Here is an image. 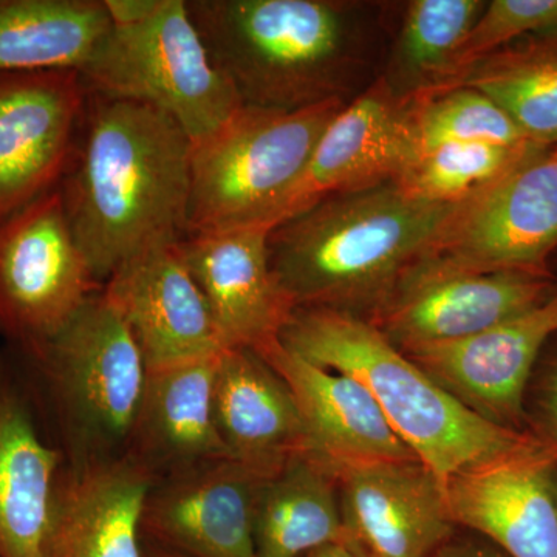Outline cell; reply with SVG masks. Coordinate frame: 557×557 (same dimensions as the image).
Listing matches in <instances>:
<instances>
[{
    "label": "cell",
    "instance_id": "8fae6325",
    "mask_svg": "<svg viewBox=\"0 0 557 557\" xmlns=\"http://www.w3.org/2000/svg\"><path fill=\"white\" fill-rule=\"evenodd\" d=\"M87 102L78 70L0 73V222L60 186Z\"/></svg>",
    "mask_w": 557,
    "mask_h": 557
},
{
    "label": "cell",
    "instance_id": "e575fe53",
    "mask_svg": "<svg viewBox=\"0 0 557 557\" xmlns=\"http://www.w3.org/2000/svg\"><path fill=\"white\" fill-rule=\"evenodd\" d=\"M556 148H557V146H556Z\"/></svg>",
    "mask_w": 557,
    "mask_h": 557
},
{
    "label": "cell",
    "instance_id": "4316f807",
    "mask_svg": "<svg viewBox=\"0 0 557 557\" xmlns=\"http://www.w3.org/2000/svg\"><path fill=\"white\" fill-rule=\"evenodd\" d=\"M482 0H413L406 10L392 60V89L410 98L443 89L457 54L485 10Z\"/></svg>",
    "mask_w": 557,
    "mask_h": 557
},
{
    "label": "cell",
    "instance_id": "ffe728a7",
    "mask_svg": "<svg viewBox=\"0 0 557 557\" xmlns=\"http://www.w3.org/2000/svg\"><path fill=\"white\" fill-rule=\"evenodd\" d=\"M215 418L231 460L271 479L296 457L307 438L287 381L252 348H228L215 376Z\"/></svg>",
    "mask_w": 557,
    "mask_h": 557
},
{
    "label": "cell",
    "instance_id": "30bf717a",
    "mask_svg": "<svg viewBox=\"0 0 557 557\" xmlns=\"http://www.w3.org/2000/svg\"><path fill=\"white\" fill-rule=\"evenodd\" d=\"M548 274L471 271L420 259L370 322L399 350L467 338L556 295Z\"/></svg>",
    "mask_w": 557,
    "mask_h": 557
},
{
    "label": "cell",
    "instance_id": "7402d4cb",
    "mask_svg": "<svg viewBox=\"0 0 557 557\" xmlns=\"http://www.w3.org/2000/svg\"><path fill=\"white\" fill-rule=\"evenodd\" d=\"M62 478V454L0 368V557L47 556Z\"/></svg>",
    "mask_w": 557,
    "mask_h": 557
},
{
    "label": "cell",
    "instance_id": "4fadbf2b",
    "mask_svg": "<svg viewBox=\"0 0 557 557\" xmlns=\"http://www.w3.org/2000/svg\"><path fill=\"white\" fill-rule=\"evenodd\" d=\"M418 153L408 100L386 78L376 81L330 121L273 228L327 197L395 182Z\"/></svg>",
    "mask_w": 557,
    "mask_h": 557
},
{
    "label": "cell",
    "instance_id": "ac0fdd59",
    "mask_svg": "<svg viewBox=\"0 0 557 557\" xmlns=\"http://www.w3.org/2000/svg\"><path fill=\"white\" fill-rule=\"evenodd\" d=\"M348 537L370 557H432L454 536L445 485L417 458L336 475Z\"/></svg>",
    "mask_w": 557,
    "mask_h": 557
},
{
    "label": "cell",
    "instance_id": "5bb4252c",
    "mask_svg": "<svg viewBox=\"0 0 557 557\" xmlns=\"http://www.w3.org/2000/svg\"><path fill=\"white\" fill-rule=\"evenodd\" d=\"M102 292L129 327L148 370L219 357L230 348L175 244L143 249Z\"/></svg>",
    "mask_w": 557,
    "mask_h": 557
},
{
    "label": "cell",
    "instance_id": "cb8c5ba5",
    "mask_svg": "<svg viewBox=\"0 0 557 557\" xmlns=\"http://www.w3.org/2000/svg\"><path fill=\"white\" fill-rule=\"evenodd\" d=\"M110 28L104 0H0V73L81 72Z\"/></svg>",
    "mask_w": 557,
    "mask_h": 557
},
{
    "label": "cell",
    "instance_id": "603a6c76",
    "mask_svg": "<svg viewBox=\"0 0 557 557\" xmlns=\"http://www.w3.org/2000/svg\"><path fill=\"white\" fill-rule=\"evenodd\" d=\"M153 483L132 457L67 469L46 557H145L143 511Z\"/></svg>",
    "mask_w": 557,
    "mask_h": 557
},
{
    "label": "cell",
    "instance_id": "d6986e66",
    "mask_svg": "<svg viewBox=\"0 0 557 557\" xmlns=\"http://www.w3.org/2000/svg\"><path fill=\"white\" fill-rule=\"evenodd\" d=\"M256 351L295 395L306 428V456L335 478L361 465L417 458L395 434L372 394L354 376L319 368L292 354L278 339Z\"/></svg>",
    "mask_w": 557,
    "mask_h": 557
},
{
    "label": "cell",
    "instance_id": "9a60e30c",
    "mask_svg": "<svg viewBox=\"0 0 557 557\" xmlns=\"http://www.w3.org/2000/svg\"><path fill=\"white\" fill-rule=\"evenodd\" d=\"M557 332V293L547 302L467 338L401 350L480 417L515 428L531 370Z\"/></svg>",
    "mask_w": 557,
    "mask_h": 557
},
{
    "label": "cell",
    "instance_id": "2e32d148",
    "mask_svg": "<svg viewBox=\"0 0 557 557\" xmlns=\"http://www.w3.org/2000/svg\"><path fill=\"white\" fill-rule=\"evenodd\" d=\"M267 478L220 460L153 483L141 530L185 557H258L256 515Z\"/></svg>",
    "mask_w": 557,
    "mask_h": 557
},
{
    "label": "cell",
    "instance_id": "6da1fadb",
    "mask_svg": "<svg viewBox=\"0 0 557 557\" xmlns=\"http://www.w3.org/2000/svg\"><path fill=\"white\" fill-rule=\"evenodd\" d=\"M190 150L186 132L163 110L89 91L60 190L100 284L143 249L188 236Z\"/></svg>",
    "mask_w": 557,
    "mask_h": 557
},
{
    "label": "cell",
    "instance_id": "7a4b0ae2",
    "mask_svg": "<svg viewBox=\"0 0 557 557\" xmlns=\"http://www.w3.org/2000/svg\"><path fill=\"white\" fill-rule=\"evenodd\" d=\"M454 207L412 199L394 182L327 197L271 230V269L296 309L372 319Z\"/></svg>",
    "mask_w": 557,
    "mask_h": 557
},
{
    "label": "cell",
    "instance_id": "d6a6232c",
    "mask_svg": "<svg viewBox=\"0 0 557 557\" xmlns=\"http://www.w3.org/2000/svg\"><path fill=\"white\" fill-rule=\"evenodd\" d=\"M307 557H370L354 539L338 542V544L327 545V547L319 548L317 552L310 553Z\"/></svg>",
    "mask_w": 557,
    "mask_h": 557
},
{
    "label": "cell",
    "instance_id": "f1b7e54d",
    "mask_svg": "<svg viewBox=\"0 0 557 557\" xmlns=\"http://www.w3.org/2000/svg\"><path fill=\"white\" fill-rule=\"evenodd\" d=\"M406 100L420 153L446 143L536 145L497 102L472 87H450Z\"/></svg>",
    "mask_w": 557,
    "mask_h": 557
},
{
    "label": "cell",
    "instance_id": "e0dca14e",
    "mask_svg": "<svg viewBox=\"0 0 557 557\" xmlns=\"http://www.w3.org/2000/svg\"><path fill=\"white\" fill-rule=\"evenodd\" d=\"M270 226L188 234L175 244L207 298L230 348H258L278 339L296 307L270 262Z\"/></svg>",
    "mask_w": 557,
    "mask_h": 557
},
{
    "label": "cell",
    "instance_id": "9c48e42d",
    "mask_svg": "<svg viewBox=\"0 0 557 557\" xmlns=\"http://www.w3.org/2000/svg\"><path fill=\"white\" fill-rule=\"evenodd\" d=\"M556 249L557 148H539L457 203L424 258L453 269L548 274Z\"/></svg>",
    "mask_w": 557,
    "mask_h": 557
},
{
    "label": "cell",
    "instance_id": "1f68e13d",
    "mask_svg": "<svg viewBox=\"0 0 557 557\" xmlns=\"http://www.w3.org/2000/svg\"><path fill=\"white\" fill-rule=\"evenodd\" d=\"M432 557H508L491 545L471 541H450L440 547Z\"/></svg>",
    "mask_w": 557,
    "mask_h": 557
},
{
    "label": "cell",
    "instance_id": "ba28073f",
    "mask_svg": "<svg viewBox=\"0 0 557 557\" xmlns=\"http://www.w3.org/2000/svg\"><path fill=\"white\" fill-rule=\"evenodd\" d=\"M101 288L70 230L60 186L0 222V332L25 354Z\"/></svg>",
    "mask_w": 557,
    "mask_h": 557
},
{
    "label": "cell",
    "instance_id": "8992f818",
    "mask_svg": "<svg viewBox=\"0 0 557 557\" xmlns=\"http://www.w3.org/2000/svg\"><path fill=\"white\" fill-rule=\"evenodd\" d=\"M28 357L49 381L72 469L129 457L149 370L102 288Z\"/></svg>",
    "mask_w": 557,
    "mask_h": 557
},
{
    "label": "cell",
    "instance_id": "484cf974",
    "mask_svg": "<svg viewBox=\"0 0 557 557\" xmlns=\"http://www.w3.org/2000/svg\"><path fill=\"white\" fill-rule=\"evenodd\" d=\"M457 86L497 102L530 141L557 146V35L518 40L487 54L446 89Z\"/></svg>",
    "mask_w": 557,
    "mask_h": 557
},
{
    "label": "cell",
    "instance_id": "52a82bcc",
    "mask_svg": "<svg viewBox=\"0 0 557 557\" xmlns=\"http://www.w3.org/2000/svg\"><path fill=\"white\" fill-rule=\"evenodd\" d=\"M79 73L90 94L163 110L193 143L244 106L209 57L186 0H156L139 20L112 24Z\"/></svg>",
    "mask_w": 557,
    "mask_h": 557
},
{
    "label": "cell",
    "instance_id": "83f0119b",
    "mask_svg": "<svg viewBox=\"0 0 557 557\" xmlns=\"http://www.w3.org/2000/svg\"><path fill=\"white\" fill-rule=\"evenodd\" d=\"M539 148L547 146L446 143L418 153L394 183L412 199L457 205L485 189Z\"/></svg>",
    "mask_w": 557,
    "mask_h": 557
},
{
    "label": "cell",
    "instance_id": "4dcf8cb0",
    "mask_svg": "<svg viewBox=\"0 0 557 557\" xmlns=\"http://www.w3.org/2000/svg\"><path fill=\"white\" fill-rule=\"evenodd\" d=\"M541 408L544 413L548 437L557 445V358L549 366L541 392Z\"/></svg>",
    "mask_w": 557,
    "mask_h": 557
},
{
    "label": "cell",
    "instance_id": "7c38bea8",
    "mask_svg": "<svg viewBox=\"0 0 557 557\" xmlns=\"http://www.w3.org/2000/svg\"><path fill=\"white\" fill-rule=\"evenodd\" d=\"M454 525L508 557H557V445H530L469 465L445 482Z\"/></svg>",
    "mask_w": 557,
    "mask_h": 557
},
{
    "label": "cell",
    "instance_id": "277c9868",
    "mask_svg": "<svg viewBox=\"0 0 557 557\" xmlns=\"http://www.w3.org/2000/svg\"><path fill=\"white\" fill-rule=\"evenodd\" d=\"M215 67L244 104L299 110L346 100L357 22L335 0H186Z\"/></svg>",
    "mask_w": 557,
    "mask_h": 557
},
{
    "label": "cell",
    "instance_id": "836d02e7",
    "mask_svg": "<svg viewBox=\"0 0 557 557\" xmlns=\"http://www.w3.org/2000/svg\"><path fill=\"white\" fill-rule=\"evenodd\" d=\"M152 557H185L182 555H178V553L170 552V549H163V552L157 553V555H153Z\"/></svg>",
    "mask_w": 557,
    "mask_h": 557
},
{
    "label": "cell",
    "instance_id": "d4e9b609",
    "mask_svg": "<svg viewBox=\"0 0 557 557\" xmlns=\"http://www.w3.org/2000/svg\"><path fill=\"white\" fill-rule=\"evenodd\" d=\"M338 480L300 456L267 480L256 515L258 557H307L346 541Z\"/></svg>",
    "mask_w": 557,
    "mask_h": 557
},
{
    "label": "cell",
    "instance_id": "5b68a950",
    "mask_svg": "<svg viewBox=\"0 0 557 557\" xmlns=\"http://www.w3.org/2000/svg\"><path fill=\"white\" fill-rule=\"evenodd\" d=\"M346 104L330 100L299 110L244 104L214 134L193 143L188 234L273 228L282 200Z\"/></svg>",
    "mask_w": 557,
    "mask_h": 557
},
{
    "label": "cell",
    "instance_id": "f546056e",
    "mask_svg": "<svg viewBox=\"0 0 557 557\" xmlns=\"http://www.w3.org/2000/svg\"><path fill=\"white\" fill-rule=\"evenodd\" d=\"M556 35L557 0L486 2L485 10L458 51L453 79L443 89L453 86L475 62L509 44Z\"/></svg>",
    "mask_w": 557,
    "mask_h": 557
},
{
    "label": "cell",
    "instance_id": "3957f363",
    "mask_svg": "<svg viewBox=\"0 0 557 557\" xmlns=\"http://www.w3.org/2000/svg\"><path fill=\"white\" fill-rule=\"evenodd\" d=\"M278 341L319 368L364 384L395 434L443 485L460 469L523 448L537 437L500 426L461 405L369 319L296 309Z\"/></svg>",
    "mask_w": 557,
    "mask_h": 557
},
{
    "label": "cell",
    "instance_id": "44dd1931",
    "mask_svg": "<svg viewBox=\"0 0 557 557\" xmlns=\"http://www.w3.org/2000/svg\"><path fill=\"white\" fill-rule=\"evenodd\" d=\"M222 355L149 370L129 457L156 482L231 460L215 418V376Z\"/></svg>",
    "mask_w": 557,
    "mask_h": 557
}]
</instances>
